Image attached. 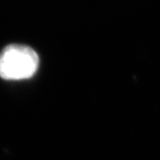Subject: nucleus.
<instances>
[{"mask_svg":"<svg viewBox=\"0 0 160 160\" xmlns=\"http://www.w3.org/2000/svg\"><path fill=\"white\" fill-rule=\"evenodd\" d=\"M39 65L38 53L31 47L10 45L0 53V78L5 80L30 78Z\"/></svg>","mask_w":160,"mask_h":160,"instance_id":"nucleus-1","label":"nucleus"}]
</instances>
